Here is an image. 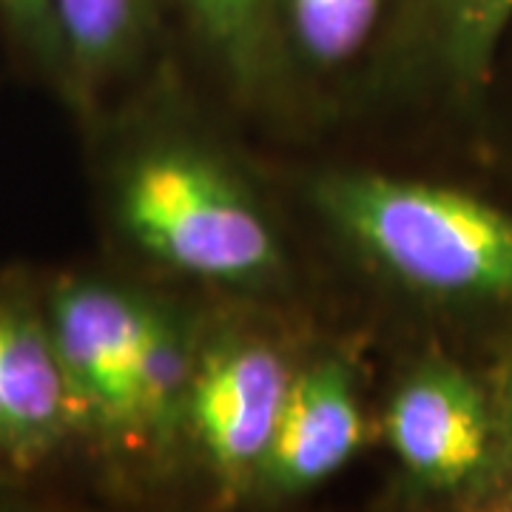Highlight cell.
<instances>
[{"label":"cell","mask_w":512,"mask_h":512,"mask_svg":"<svg viewBox=\"0 0 512 512\" xmlns=\"http://www.w3.org/2000/svg\"><path fill=\"white\" fill-rule=\"evenodd\" d=\"M274 350L237 342L214 350L191 379V416L205 453L225 473L262 464L291 390Z\"/></svg>","instance_id":"6"},{"label":"cell","mask_w":512,"mask_h":512,"mask_svg":"<svg viewBox=\"0 0 512 512\" xmlns=\"http://www.w3.org/2000/svg\"><path fill=\"white\" fill-rule=\"evenodd\" d=\"M202 35L228 63L248 72L259 60L268 0H183Z\"/></svg>","instance_id":"11"},{"label":"cell","mask_w":512,"mask_h":512,"mask_svg":"<svg viewBox=\"0 0 512 512\" xmlns=\"http://www.w3.org/2000/svg\"><path fill=\"white\" fill-rule=\"evenodd\" d=\"M362 439L365 421L348 370L322 362L291 382L262 464L282 490H305L342 470Z\"/></svg>","instance_id":"7"},{"label":"cell","mask_w":512,"mask_h":512,"mask_svg":"<svg viewBox=\"0 0 512 512\" xmlns=\"http://www.w3.org/2000/svg\"><path fill=\"white\" fill-rule=\"evenodd\" d=\"M387 439L421 490L478 501L498 481L493 384L444 350L424 353L387 404Z\"/></svg>","instance_id":"3"},{"label":"cell","mask_w":512,"mask_h":512,"mask_svg":"<svg viewBox=\"0 0 512 512\" xmlns=\"http://www.w3.org/2000/svg\"><path fill=\"white\" fill-rule=\"evenodd\" d=\"M481 510H501V512H512V481L510 484H501L498 490L487 495L481 504Z\"/></svg>","instance_id":"14"},{"label":"cell","mask_w":512,"mask_h":512,"mask_svg":"<svg viewBox=\"0 0 512 512\" xmlns=\"http://www.w3.org/2000/svg\"><path fill=\"white\" fill-rule=\"evenodd\" d=\"M416 49L444 94L481 106L495 55L512 26V0H410Z\"/></svg>","instance_id":"8"},{"label":"cell","mask_w":512,"mask_h":512,"mask_svg":"<svg viewBox=\"0 0 512 512\" xmlns=\"http://www.w3.org/2000/svg\"><path fill=\"white\" fill-rule=\"evenodd\" d=\"M490 384H493L495 416H498V481H495L493 487V490H498L501 484H510L512 481V342L510 348L501 353L498 370H495L493 382Z\"/></svg>","instance_id":"13"},{"label":"cell","mask_w":512,"mask_h":512,"mask_svg":"<svg viewBox=\"0 0 512 512\" xmlns=\"http://www.w3.org/2000/svg\"><path fill=\"white\" fill-rule=\"evenodd\" d=\"M77 436L43 293L0 279V484L29 487Z\"/></svg>","instance_id":"5"},{"label":"cell","mask_w":512,"mask_h":512,"mask_svg":"<svg viewBox=\"0 0 512 512\" xmlns=\"http://www.w3.org/2000/svg\"><path fill=\"white\" fill-rule=\"evenodd\" d=\"M63 63L94 69L123 52L148 0H49Z\"/></svg>","instance_id":"10"},{"label":"cell","mask_w":512,"mask_h":512,"mask_svg":"<svg viewBox=\"0 0 512 512\" xmlns=\"http://www.w3.org/2000/svg\"><path fill=\"white\" fill-rule=\"evenodd\" d=\"M0 32L37 69L60 72L63 52L49 0H0Z\"/></svg>","instance_id":"12"},{"label":"cell","mask_w":512,"mask_h":512,"mask_svg":"<svg viewBox=\"0 0 512 512\" xmlns=\"http://www.w3.org/2000/svg\"><path fill=\"white\" fill-rule=\"evenodd\" d=\"M410 6V0H404ZM288 23L296 46L316 63H342L379 32L390 0H268Z\"/></svg>","instance_id":"9"},{"label":"cell","mask_w":512,"mask_h":512,"mask_svg":"<svg viewBox=\"0 0 512 512\" xmlns=\"http://www.w3.org/2000/svg\"><path fill=\"white\" fill-rule=\"evenodd\" d=\"M120 211L143 248L185 274L242 282L276 265V242L254 205L194 154L146 157L128 174Z\"/></svg>","instance_id":"2"},{"label":"cell","mask_w":512,"mask_h":512,"mask_svg":"<svg viewBox=\"0 0 512 512\" xmlns=\"http://www.w3.org/2000/svg\"><path fill=\"white\" fill-rule=\"evenodd\" d=\"M322 205L424 305L512 319V211L470 188L384 174L336 177Z\"/></svg>","instance_id":"1"},{"label":"cell","mask_w":512,"mask_h":512,"mask_svg":"<svg viewBox=\"0 0 512 512\" xmlns=\"http://www.w3.org/2000/svg\"><path fill=\"white\" fill-rule=\"evenodd\" d=\"M43 311L77 433L143 427L140 376L160 316L89 279L52 285L43 293Z\"/></svg>","instance_id":"4"}]
</instances>
